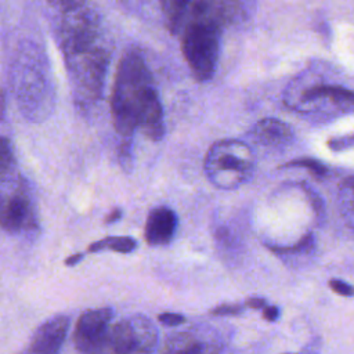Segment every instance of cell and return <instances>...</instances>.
I'll use <instances>...</instances> for the list:
<instances>
[{"mask_svg": "<svg viewBox=\"0 0 354 354\" xmlns=\"http://www.w3.org/2000/svg\"><path fill=\"white\" fill-rule=\"evenodd\" d=\"M160 6L170 33L181 36V51L192 76L198 82L210 80L218 64L221 30L225 25L245 17V4L166 0Z\"/></svg>", "mask_w": 354, "mask_h": 354, "instance_id": "6da1fadb", "label": "cell"}, {"mask_svg": "<svg viewBox=\"0 0 354 354\" xmlns=\"http://www.w3.org/2000/svg\"><path fill=\"white\" fill-rule=\"evenodd\" d=\"M116 131L130 138L140 129L152 141L165 134L163 108L151 71L140 51L131 48L119 61L111 95Z\"/></svg>", "mask_w": 354, "mask_h": 354, "instance_id": "7a4b0ae2", "label": "cell"}, {"mask_svg": "<svg viewBox=\"0 0 354 354\" xmlns=\"http://www.w3.org/2000/svg\"><path fill=\"white\" fill-rule=\"evenodd\" d=\"M10 86L26 119L40 122L54 108V86L46 54L36 44H24L10 65Z\"/></svg>", "mask_w": 354, "mask_h": 354, "instance_id": "3957f363", "label": "cell"}, {"mask_svg": "<svg viewBox=\"0 0 354 354\" xmlns=\"http://www.w3.org/2000/svg\"><path fill=\"white\" fill-rule=\"evenodd\" d=\"M254 152L243 141L224 138L212 144L205 155L203 170L207 180L220 189H235L254 173Z\"/></svg>", "mask_w": 354, "mask_h": 354, "instance_id": "277c9868", "label": "cell"}, {"mask_svg": "<svg viewBox=\"0 0 354 354\" xmlns=\"http://www.w3.org/2000/svg\"><path fill=\"white\" fill-rule=\"evenodd\" d=\"M156 344V328L144 315L113 324L108 330V347L113 354H152Z\"/></svg>", "mask_w": 354, "mask_h": 354, "instance_id": "5b68a950", "label": "cell"}, {"mask_svg": "<svg viewBox=\"0 0 354 354\" xmlns=\"http://www.w3.org/2000/svg\"><path fill=\"white\" fill-rule=\"evenodd\" d=\"M0 223L1 228L8 234L36 231V212L28 189L22 187V180H19L8 194L3 195Z\"/></svg>", "mask_w": 354, "mask_h": 354, "instance_id": "8992f818", "label": "cell"}, {"mask_svg": "<svg viewBox=\"0 0 354 354\" xmlns=\"http://www.w3.org/2000/svg\"><path fill=\"white\" fill-rule=\"evenodd\" d=\"M112 318L111 308L88 310L80 315L76 324L73 340L84 354L108 347V326Z\"/></svg>", "mask_w": 354, "mask_h": 354, "instance_id": "52a82bcc", "label": "cell"}, {"mask_svg": "<svg viewBox=\"0 0 354 354\" xmlns=\"http://www.w3.org/2000/svg\"><path fill=\"white\" fill-rule=\"evenodd\" d=\"M250 140L266 149H282L293 140V131L285 122L274 118L259 120L249 131Z\"/></svg>", "mask_w": 354, "mask_h": 354, "instance_id": "ba28073f", "label": "cell"}, {"mask_svg": "<svg viewBox=\"0 0 354 354\" xmlns=\"http://www.w3.org/2000/svg\"><path fill=\"white\" fill-rule=\"evenodd\" d=\"M177 224V216L170 207L159 206L152 209L144 227L147 243L151 246H163L170 243L174 238Z\"/></svg>", "mask_w": 354, "mask_h": 354, "instance_id": "9c48e42d", "label": "cell"}, {"mask_svg": "<svg viewBox=\"0 0 354 354\" xmlns=\"http://www.w3.org/2000/svg\"><path fill=\"white\" fill-rule=\"evenodd\" d=\"M69 319L64 315L44 322L33 335L29 354H55L65 340Z\"/></svg>", "mask_w": 354, "mask_h": 354, "instance_id": "30bf717a", "label": "cell"}, {"mask_svg": "<svg viewBox=\"0 0 354 354\" xmlns=\"http://www.w3.org/2000/svg\"><path fill=\"white\" fill-rule=\"evenodd\" d=\"M337 206L346 223L354 228V176L347 177L339 185Z\"/></svg>", "mask_w": 354, "mask_h": 354, "instance_id": "8fae6325", "label": "cell"}, {"mask_svg": "<svg viewBox=\"0 0 354 354\" xmlns=\"http://www.w3.org/2000/svg\"><path fill=\"white\" fill-rule=\"evenodd\" d=\"M136 248H137V241L131 236H106L104 239L90 243L87 250L91 253L100 252V250H113L118 253H130Z\"/></svg>", "mask_w": 354, "mask_h": 354, "instance_id": "7c38bea8", "label": "cell"}, {"mask_svg": "<svg viewBox=\"0 0 354 354\" xmlns=\"http://www.w3.org/2000/svg\"><path fill=\"white\" fill-rule=\"evenodd\" d=\"M203 343L194 339L188 333L171 335L163 347V354H194Z\"/></svg>", "mask_w": 354, "mask_h": 354, "instance_id": "4fadbf2b", "label": "cell"}, {"mask_svg": "<svg viewBox=\"0 0 354 354\" xmlns=\"http://www.w3.org/2000/svg\"><path fill=\"white\" fill-rule=\"evenodd\" d=\"M15 166V159H14V153H12V148L10 145V141L7 140V137H1V142H0V177H1V183L7 181L8 177H11V171Z\"/></svg>", "mask_w": 354, "mask_h": 354, "instance_id": "5bb4252c", "label": "cell"}, {"mask_svg": "<svg viewBox=\"0 0 354 354\" xmlns=\"http://www.w3.org/2000/svg\"><path fill=\"white\" fill-rule=\"evenodd\" d=\"M131 153H133V148H131L130 138H124L119 147V160L123 169H129L131 166V162H133Z\"/></svg>", "mask_w": 354, "mask_h": 354, "instance_id": "9a60e30c", "label": "cell"}, {"mask_svg": "<svg viewBox=\"0 0 354 354\" xmlns=\"http://www.w3.org/2000/svg\"><path fill=\"white\" fill-rule=\"evenodd\" d=\"M158 319L162 324L169 325V326H176V325H180L185 321V318L181 314H176V313H163L158 317Z\"/></svg>", "mask_w": 354, "mask_h": 354, "instance_id": "2e32d148", "label": "cell"}, {"mask_svg": "<svg viewBox=\"0 0 354 354\" xmlns=\"http://www.w3.org/2000/svg\"><path fill=\"white\" fill-rule=\"evenodd\" d=\"M242 307L238 304H221L216 308L212 310V314L214 315H231V314H238L241 313Z\"/></svg>", "mask_w": 354, "mask_h": 354, "instance_id": "e0dca14e", "label": "cell"}, {"mask_svg": "<svg viewBox=\"0 0 354 354\" xmlns=\"http://www.w3.org/2000/svg\"><path fill=\"white\" fill-rule=\"evenodd\" d=\"M329 285H330V288H332L336 293H339V295H343V296L354 295V288L350 286V285H347V283H344V282H342V281L333 279V281L329 282Z\"/></svg>", "mask_w": 354, "mask_h": 354, "instance_id": "ac0fdd59", "label": "cell"}, {"mask_svg": "<svg viewBox=\"0 0 354 354\" xmlns=\"http://www.w3.org/2000/svg\"><path fill=\"white\" fill-rule=\"evenodd\" d=\"M286 166H303V167H308L311 169L315 173H321L324 169L314 160H310V159H300V160H293L290 163H288Z\"/></svg>", "mask_w": 354, "mask_h": 354, "instance_id": "d6986e66", "label": "cell"}, {"mask_svg": "<svg viewBox=\"0 0 354 354\" xmlns=\"http://www.w3.org/2000/svg\"><path fill=\"white\" fill-rule=\"evenodd\" d=\"M263 317H264L267 321H275L277 317H278V308L274 307V306H267V307H264Z\"/></svg>", "mask_w": 354, "mask_h": 354, "instance_id": "ffe728a7", "label": "cell"}, {"mask_svg": "<svg viewBox=\"0 0 354 354\" xmlns=\"http://www.w3.org/2000/svg\"><path fill=\"white\" fill-rule=\"evenodd\" d=\"M246 306L250 308H264L266 306V300L261 297H250L246 300Z\"/></svg>", "mask_w": 354, "mask_h": 354, "instance_id": "44dd1931", "label": "cell"}, {"mask_svg": "<svg viewBox=\"0 0 354 354\" xmlns=\"http://www.w3.org/2000/svg\"><path fill=\"white\" fill-rule=\"evenodd\" d=\"M120 217H122V210H120L119 207H116V209L111 210V213H109V214L105 217L104 223H105V224H112V223L118 221Z\"/></svg>", "mask_w": 354, "mask_h": 354, "instance_id": "7402d4cb", "label": "cell"}, {"mask_svg": "<svg viewBox=\"0 0 354 354\" xmlns=\"http://www.w3.org/2000/svg\"><path fill=\"white\" fill-rule=\"evenodd\" d=\"M82 259H83V253H75V254L65 259V264L72 267V266H76Z\"/></svg>", "mask_w": 354, "mask_h": 354, "instance_id": "603a6c76", "label": "cell"}, {"mask_svg": "<svg viewBox=\"0 0 354 354\" xmlns=\"http://www.w3.org/2000/svg\"><path fill=\"white\" fill-rule=\"evenodd\" d=\"M86 354H105V353H104V348H98V350H94V351H90Z\"/></svg>", "mask_w": 354, "mask_h": 354, "instance_id": "cb8c5ba5", "label": "cell"}]
</instances>
